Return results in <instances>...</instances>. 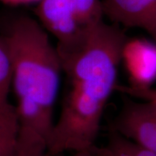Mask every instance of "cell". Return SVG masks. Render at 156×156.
Returning a JSON list of instances; mask_svg holds the SVG:
<instances>
[{"mask_svg": "<svg viewBox=\"0 0 156 156\" xmlns=\"http://www.w3.org/2000/svg\"><path fill=\"white\" fill-rule=\"evenodd\" d=\"M3 38L10 58L20 126L36 132L47 142L62 73L56 46L41 23L28 16L15 19Z\"/></svg>", "mask_w": 156, "mask_h": 156, "instance_id": "1", "label": "cell"}, {"mask_svg": "<svg viewBox=\"0 0 156 156\" xmlns=\"http://www.w3.org/2000/svg\"><path fill=\"white\" fill-rule=\"evenodd\" d=\"M110 131L156 153V103L125 95Z\"/></svg>", "mask_w": 156, "mask_h": 156, "instance_id": "2", "label": "cell"}, {"mask_svg": "<svg viewBox=\"0 0 156 156\" xmlns=\"http://www.w3.org/2000/svg\"><path fill=\"white\" fill-rule=\"evenodd\" d=\"M122 62L130 85L136 89L152 87L156 80V44L142 38L127 39L123 46Z\"/></svg>", "mask_w": 156, "mask_h": 156, "instance_id": "3", "label": "cell"}, {"mask_svg": "<svg viewBox=\"0 0 156 156\" xmlns=\"http://www.w3.org/2000/svg\"><path fill=\"white\" fill-rule=\"evenodd\" d=\"M113 23L145 30L156 44V0H101Z\"/></svg>", "mask_w": 156, "mask_h": 156, "instance_id": "4", "label": "cell"}, {"mask_svg": "<svg viewBox=\"0 0 156 156\" xmlns=\"http://www.w3.org/2000/svg\"><path fill=\"white\" fill-rule=\"evenodd\" d=\"M36 12L38 22L57 39L58 44L68 41L82 28L76 20L71 0H41Z\"/></svg>", "mask_w": 156, "mask_h": 156, "instance_id": "5", "label": "cell"}, {"mask_svg": "<svg viewBox=\"0 0 156 156\" xmlns=\"http://www.w3.org/2000/svg\"><path fill=\"white\" fill-rule=\"evenodd\" d=\"M19 129L16 107L9 101L0 103V156H12Z\"/></svg>", "mask_w": 156, "mask_h": 156, "instance_id": "6", "label": "cell"}, {"mask_svg": "<svg viewBox=\"0 0 156 156\" xmlns=\"http://www.w3.org/2000/svg\"><path fill=\"white\" fill-rule=\"evenodd\" d=\"M12 156H48L46 140L33 130L20 127Z\"/></svg>", "mask_w": 156, "mask_h": 156, "instance_id": "7", "label": "cell"}, {"mask_svg": "<svg viewBox=\"0 0 156 156\" xmlns=\"http://www.w3.org/2000/svg\"><path fill=\"white\" fill-rule=\"evenodd\" d=\"M103 148L104 156H156V153L140 147L112 131L109 132L108 142Z\"/></svg>", "mask_w": 156, "mask_h": 156, "instance_id": "8", "label": "cell"}, {"mask_svg": "<svg viewBox=\"0 0 156 156\" xmlns=\"http://www.w3.org/2000/svg\"><path fill=\"white\" fill-rule=\"evenodd\" d=\"M76 20L81 27L98 23L103 20L101 0H71Z\"/></svg>", "mask_w": 156, "mask_h": 156, "instance_id": "9", "label": "cell"}, {"mask_svg": "<svg viewBox=\"0 0 156 156\" xmlns=\"http://www.w3.org/2000/svg\"><path fill=\"white\" fill-rule=\"evenodd\" d=\"M12 87V70L10 58L3 37L0 36V103L9 101Z\"/></svg>", "mask_w": 156, "mask_h": 156, "instance_id": "10", "label": "cell"}, {"mask_svg": "<svg viewBox=\"0 0 156 156\" xmlns=\"http://www.w3.org/2000/svg\"><path fill=\"white\" fill-rule=\"evenodd\" d=\"M116 91H119L122 94L138 100L148 101L156 103V89L153 87L146 89H136L129 85H117Z\"/></svg>", "mask_w": 156, "mask_h": 156, "instance_id": "11", "label": "cell"}, {"mask_svg": "<svg viewBox=\"0 0 156 156\" xmlns=\"http://www.w3.org/2000/svg\"><path fill=\"white\" fill-rule=\"evenodd\" d=\"M74 156H104L103 155V147H98L96 145L93 146L88 149L83 150L75 152Z\"/></svg>", "mask_w": 156, "mask_h": 156, "instance_id": "12", "label": "cell"}, {"mask_svg": "<svg viewBox=\"0 0 156 156\" xmlns=\"http://www.w3.org/2000/svg\"><path fill=\"white\" fill-rule=\"evenodd\" d=\"M41 0H0V2L4 5L12 6V7H17V6L27 5L30 4H38Z\"/></svg>", "mask_w": 156, "mask_h": 156, "instance_id": "13", "label": "cell"}]
</instances>
